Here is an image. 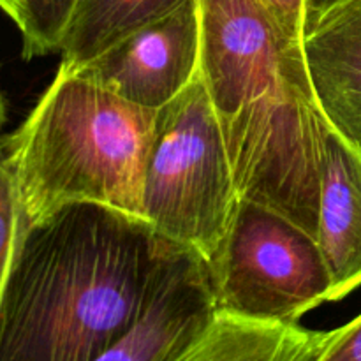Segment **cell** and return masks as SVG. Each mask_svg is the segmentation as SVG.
Listing matches in <instances>:
<instances>
[{
  "label": "cell",
  "mask_w": 361,
  "mask_h": 361,
  "mask_svg": "<svg viewBox=\"0 0 361 361\" xmlns=\"http://www.w3.org/2000/svg\"><path fill=\"white\" fill-rule=\"evenodd\" d=\"M182 249L99 203L20 221L0 295V361H95L143 316Z\"/></svg>",
  "instance_id": "1"
},
{
  "label": "cell",
  "mask_w": 361,
  "mask_h": 361,
  "mask_svg": "<svg viewBox=\"0 0 361 361\" xmlns=\"http://www.w3.org/2000/svg\"><path fill=\"white\" fill-rule=\"evenodd\" d=\"M200 76L224 133L240 197L279 212L316 238L324 116L303 46L259 0H197Z\"/></svg>",
  "instance_id": "2"
},
{
  "label": "cell",
  "mask_w": 361,
  "mask_h": 361,
  "mask_svg": "<svg viewBox=\"0 0 361 361\" xmlns=\"http://www.w3.org/2000/svg\"><path fill=\"white\" fill-rule=\"evenodd\" d=\"M155 113L59 66L6 145L20 221L35 222L69 203L106 204L143 219Z\"/></svg>",
  "instance_id": "3"
},
{
  "label": "cell",
  "mask_w": 361,
  "mask_h": 361,
  "mask_svg": "<svg viewBox=\"0 0 361 361\" xmlns=\"http://www.w3.org/2000/svg\"><path fill=\"white\" fill-rule=\"evenodd\" d=\"M240 200L221 122L197 73L182 94L155 113L143 219L159 235L208 261Z\"/></svg>",
  "instance_id": "4"
},
{
  "label": "cell",
  "mask_w": 361,
  "mask_h": 361,
  "mask_svg": "<svg viewBox=\"0 0 361 361\" xmlns=\"http://www.w3.org/2000/svg\"><path fill=\"white\" fill-rule=\"evenodd\" d=\"M207 268L215 312L295 324L330 302L331 277L317 240L243 197Z\"/></svg>",
  "instance_id": "5"
},
{
  "label": "cell",
  "mask_w": 361,
  "mask_h": 361,
  "mask_svg": "<svg viewBox=\"0 0 361 361\" xmlns=\"http://www.w3.org/2000/svg\"><path fill=\"white\" fill-rule=\"evenodd\" d=\"M200 53L197 0H183L73 73L130 104L157 111L196 80Z\"/></svg>",
  "instance_id": "6"
},
{
  "label": "cell",
  "mask_w": 361,
  "mask_h": 361,
  "mask_svg": "<svg viewBox=\"0 0 361 361\" xmlns=\"http://www.w3.org/2000/svg\"><path fill=\"white\" fill-rule=\"evenodd\" d=\"M215 316L207 261L182 249L129 334L95 361H164Z\"/></svg>",
  "instance_id": "7"
},
{
  "label": "cell",
  "mask_w": 361,
  "mask_h": 361,
  "mask_svg": "<svg viewBox=\"0 0 361 361\" xmlns=\"http://www.w3.org/2000/svg\"><path fill=\"white\" fill-rule=\"evenodd\" d=\"M302 46L321 115L361 152V0L328 11Z\"/></svg>",
  "instance_id": "8"
},
{
  "label": "cell",
  "mask_w": 361,
  "mask_h": 361,
  "mask_svg": "<svg viewBox=\"0 0 361 361\" xmlns=\"http://www.w3.org/2000/svg\"><path fill=\"white\" fill-rule=\"evenodd\" d=\"M316 240L331 277L330 302H341L361 286V152L326 120Z\"/></svg>",
  "instance_id": "9"
},
{
  "label": "cell",
  "mask_w": 361,
  "mask_h": 361,
  "mask_svg": "<svg viewBox=\"0 0 361 361\" xmlns=\"http://www.w3.org/2000/svg\"><path fill=\"white\" fill-rule=\"evenodd\" d=\"M330 331L215 312L214 319L164 361H312Z\"/></svg>",
  "instance_id": "10"
},
{
  "label": "cell",
  "mask_w": 361,
  "mask_h": 361,
  "mask_svg": "<svg viewBox=\"0 0 361 361\" xmlns=\"http://www.w3.org/2000/svg\"><path fill=\"white\" fill-rule=\"evenodd\" d=\"M183 0H78L67 21L59 53L60 67L76 71L122 41L126 35L159 20Z\"/></svg>",
  "instance_id": "11"
},
{
  "label": "cell",
  "mask_w": 361,
  "mask_h": 361,
  "mask_svg": "<svg viewBox=\"0 0 361 361\" xmlns=\"http://www.w3.org/2000/svg\"><path fill=\"white\" fill-rule=\"evenodd\" d=\"M78 0H18L13 23L21 34V55L34 60L59 51Z\"/></svg>",
  "instance_id": "12"
},
{
  "label": "cell",
  "mask_w": 361,
  "mask_h": 361,
  "mask_svg": "<svg viewBox=\"0 0 361 361\" xmlns=\"http://www.w3.org/2000/svg\"><path fill=\"white\" fill-rule=\"evenodd\" d=\"M18 233H20V204H18L13 176L2 157L0 159V295L13 259Z\"/></svg>",
  "instance_id": "13"
},
{
  "label": "cell",
  "mask_w": 361,
  "mask_h": 361,
  "mask_svg": "<svg viewBox=\"0 0 361 361\" xmlns=\"http://www.w3.org/2000/svg\"><path fill=\"white\" fill-rule=\"evenodd\" d=\"M312 361H361V314L351 323L331 330Z\"/></svg>",
  "instance_id": "14"
},
{
  "label": "cell",
  "mask_w": 361,
  "mask_h": 361,
  "mask_svg": "<svg viewBox=\"0 0 361 361\" xmlns=\"http://www.w3.org/2000/svg\"><path fill=\"white\" fill-rule=\"evenodd\" d=\"M275 21L281 34L293 44H303L305 35V0H259Z\"/></svg>",
  "instance_id": "15"
},
{
  "label": "cell",
  "mask_w": 361,
  "mask_h": 361,
  "mask_svg": "<svg viewBox=\"0 0 361 361\" xmlns=\"http://www.w3.org/2000/svg\"><path fill=\"white\" fill-rule=\"evenodd\" d=\"M345 0H305V34L310 28L316 27L317 21L324 16L330 9ZM305 37V35H303Z\"/></svg>",
  "instance_id": "16"
},
{
  "label": "cell",
  "mask_w": 361,
  "mask_h": 361,
  "mask_svg": "<svg viewBox=\"0 0 361 361\" xmlns=\"http://www.w3.org/2000/svg\"><path fill=\"white\" fill-rule=\"evenodd\" d=\"M0 11L13 21L18 11V0H0Z\"/></svg>",
  "instance_id": "17"
},
{
  "label": "cell",
  "mask_w": 361,
  "mask_h": 361,
  "mask_svg": "<svg viewBox=\"0 0 361 361\" xmlns=\"http://www.w3.org/2000/svg\"><path fill=\"white\" fill-rule=\"evenodd\" d=\"M4 122H6V102H4L2 92H0V134H2ZM2 152H4V145H2V136H0V159H2Z\"/></svg>",
  "instance_id": "18"
}]
</instances>
